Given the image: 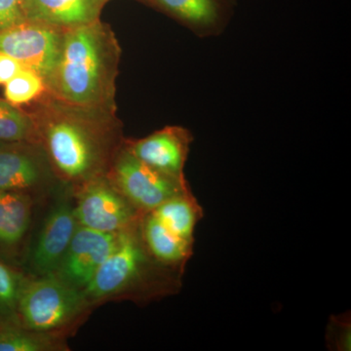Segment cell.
I'll return each instance as SVG.
<instances>
[{"label": "cell", "mask_w": 351, "mask_h": 351, "mask_svg": "<svg viewBox=\"0 0 351 351\" xmlns=\"http://www.w3.org/2000/svg\"><path fill=\"white\" fill-rule=\"evenodd\" d=\"M31 112L53 172L69 191L107 175L124 137L115 112L68 105L44 93Z\"/></svg>", "instance_id": "6da1fadb"}, {"label": "cell", "mask_w": 351, "mask_h": 351, "mask_svg": "<svg viewBox=\"0 0 351 351\" xmlns=\"http://www.w3.org/2000/svg\"><path fill=\"white\" fill-rule=\"evenodd\" d=\"M120 55L114 32L101 20L64 29L45 93L75 107L117 112Z\"/></svg>", "instance_id": "7a4b0ae2"}, {"label": "cell", "mask_w": 351, "mask_h": 351, "mask_svg": "<svg viewBox=\"0 0 351 351\" xmlns=\"http://www.w3.org/2000/svg\"><path fill=\"white\" fill-rule=\"evenodd\" d=\"M140 221L117 234L112 254L83 290L95 308L108 302L147 304L177 294L182 288L184 271L152 257L141 237Z\"/></svg>", "instance_id": "3957f363"}, {"label": "cell", "mask_w": 351, "mask_h": 351, "mask_svg": "<svg viewBox=\"0 0 351 351\" xmlns=\"http://www.w3.org/2000/svg\"><path fill=\"white\" fill-rule=\"evenodd\" d=\"M95 307L82 290L56 274H29L21 295L20 326L69 339L88 319Z\"/></svg>", "instance_id": "277c9868"}, {"label": "cell", "mask_w": 351, "mask_h": 351, "mask_svg": "<svg viewBox=\"0 0 351 351\" xmlns=\"http://www.w3.org/2000/svg\"><path fill=\"white\" fill-rule=\"evenodd\" d=\"M108 179L142 214L154 211L164 201L191 191L186 179L154 169L121 147L113 158Z\"/></svg>", "instance_id": "5b68a950"}, {"label": "cell", "mask_w": 351, "mask_h": 351, "mask_svg": "<svg viewBox=\"0 0 351 351\" xmlns=\"http://www.w3.org/2000/svg\"><path fill=\"white\" fill-rule=\"evenodd\" d=\"M76 221L98 232L119 233L138 223L143 215L117 191L107 176L71 191Z\"/></svg>", "instance_id": "8992f818"}, {"label": "cell", "mask_w": 351, "mask_h": 351, "mask_svg": "<svg viewBox=\"0 0 351 351\" xmlns=\"http://www.w3.org/2000/svg\"><path fill=\"white\" fill-rule=\"evenodd\" d=\"M62 186L40 145L0 142V191H21L38 202Z\"/></svg>", "instance_id": "52a82bcc"}, {"label": "cell", "mask_w": 351, "mask_h": 351, "mask_svg": "<svg viewBox=\"0 0 351 351\" xmlns=\"http://www.w3.org/2000/svg\"><path fill=\"white\" fill-rule=\"evenodd\" d=\"M43 219L38 237L32 241L23 269L32 276L55 274L77 228L73 198L64 188Z\"/></svg>", "instance_id": "ba28073f"}, {"label": "cell", "mask_w": 351, "mask_h": 351, "mask_svg": "<svg viewBox=\"0 0 351 351\" xmlns=\"http://www.w3.org/2000/svg\"><path fill=\"white\" fill-rule=\"evenodd\" d=\"M64 31L44 23L25 21L0 32V52L38 73L45 82L59 58Z\"/></svg>", "instance_id": "9c48e42d"}, {"label": "cell", "mask_w": 351, "mask_h": 351, "mask_svg": "<svg viewBox=\"0 0 351 351\" xmlns=\"http://www.w3.org/2000/svg\"><path fill=\"white\" fill-rule=\"evenodd\" d=\"M38 203L29 193L0 191V260L24 267Z\"/></svg>", "instance_id": "30bf717a"}, {"label": "cell", "mask_w": 351, "mask_h": 351, "mask_svg": "<svg viewBox=\"0 0 351 351\" xmlns=\"http://www.w3.org/2000/svg\"><path fill=\"white\" fill-rule=\"evenodd\" d=\"M193 137L182 126H166L142 138H125L123 145L136 158L165 174L186 179L184 166Z\"/></svg>", "instance_id": "8fae6325"}, {"label": "cell", "mask_w": 351, "mask_h": 351, "mask_svg": "<svg viewBox=\"0 0 351 351\" xmlns=\"http://www.w3.org/2000/svg\"><path fill=\"white\" fill-rule=\"evenodd\" d=\"M119 233H107L77 226L68 251L55 274L73 287L84 290L112 254Z\"/></svg>", "instance_id": "7c38bea8"}, {"label": "cell", "mask_w": 351, "mask_h": 351, "mask_svg": "<svg viewBox=\"0 0 351 351\" xmlns=\"http://www.w3.org/2000/svg\"><path fill=\"white\" fill-rule=\"evenodd\" d=\"M108 0H23L25 20L71 29L100 20Z\"/></svg>", "instance_id": "4fadbf2b"}, {"label": "cell", "mask_w": 351, "mask_h": 351, "mask_svg": "<svg viewBox=\"0 0 351 351\" xmlns=\"http://www.w3.org/2000/svg\"><path fill=\"white\" fill-rule=\"evenodd\" d=\"M193 29L198 36L216 34L226 18V0H144Z\"/></svg>", "instance_id": "5bb4252c"}, {"label": "cell", "mask_w": 351, "mask_h": 351, "mask_svg": "<svg viewBox=\"0 0 351 351\" xmlns=\"http://www.w3.org/2000/svg\"><path fill=\"white\" fill-rule=\"evenodd\" d=\"M140 232L145 248L157 262L166 267L184 271L193 254V242L182 239L168 230L152 212L143 215Z\"/></svg>", "instance_id": "9a60e30c"}, {"label": "cell", "mask_w": 351, "mask_h": 351, "mask_svg": "<svg viewBox=\"0 0 351 351\" xmlns=\"http://www.w3.org/2000/svg\"><path fill=\"white\" fill-rule=\"evenodd\" d=\"M152 213L178 237L195 241L196 225L202 219L203 210L193 191L173 196Z\"/></svg>", "instance_id": "2e32d148"}, {"label": "cell", "mask_w": 351, "mask_h": 351, "mask_svg": "<svg viewBox=\"0 0 351 351\" xmlns=\"http://www.w3.org/2000/svg\"><path fill=\"white\" fill-rule=\"evenodd\" d=\"M68 339L22 326L0 327V351H68Z\"/></svg>", "instance_id": "e0dca14e"}, {"label": "cell", "mask_w": 351, "mask_h": 351, "mask_svg": "<svg viewBox=\"0 0 351 351\" xmlns=\"http://www.w3.org/2000/svg\"><path fill=\"white\" fill-rule=\"evenodd\" d=\"M29 274L0 260V327L20 326L19 302Z\"/></svg>", "instance_id": "ac0fdd59"}, {"label": "cell", "mask_w": 351, "mask_h": 351, "mask_svg": "<svg viewBox=\"0 0 351 351\" xmlns=\"http://www.w3.org/2000/svg\"><path fill=\"white\" fill-rule=\"evenodd\" d=\"M0 142L36 143V125L31 112H24L0 99Z\"/></svg>", "instance_id": "d6986e66"}, {"label": "cell", "mask_w": 351, "mask_h": 351, "mask_svg": "<svg viewBox=\"0 0 351 351\" xmlns=\"http://www.w3.org/2000/svg\"><path fill=\"white\" fill-rule=\"evenodd\" d=\"M45 82L40 75L23 69L4 84L5 100L14 106H22L40 98L45 93Z\"/></svg>", "instance_id": "ffe728a7"}, {"label": "cell", "mask_w": 351, "mask_h": 351, "mask_svg": "<svg viewBox=\"0 0 351 351\" xmlns=\"http://www.w3.org/2000/svg\"><path fill=\"white\" fill-rule=\"evenodd\" d=\"M327 341L334 350L350 351L351 346V328L348 316H332L328 325Z\"/></svg>", "instance_id": "44dd1931"}, {"label": "cell", "mask_w": 351, "mask_h": 351, "mask_svg": "<svg viewBox=\"0 0 351 351\" xmlns=\"http://www.w3.org/2000/svg\"><path fill=\"white\" fill-rule=\"evenodd\" d=\"M25 20L23 0H0V32L22 24Z\"/></svg>", "instance_id": "7402d4cb"}, {"label": "cell", "mask_w": 351, "mask_h": 351, "mask_svg": "<svg viewBox=\"0 0 351 351\" xmlns=\"http://www.w3.org/2000/svg\"><path fill=\"white\" fill-rule=\"evenodd\" d=\"M24 69L22 64L5 53L0 52V85L5 84Z\"/></svg>", "instance_id": "603a6c76"}]
</instances>
